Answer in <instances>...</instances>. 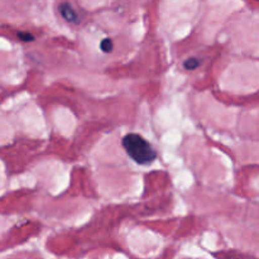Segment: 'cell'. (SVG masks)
<instances>
[{"mask_svg":"<svg viewBox=\"0 0 259 259\" xmlns=\"http://www.w3.org/2000/svg\"><path fill=\"white\" fill-rule=\"evenodd\" d=\"M100 50L105 53H110L113 51V42L109 38H105V39L101 40L100 43Z\"/></svg>","mask_w":259,"mask_h":259,"instance_id":"cell-4","label":"cell"},{"mask_svg":"<svg viewBox=\"0 0 259 259\" xmlns=\"http://www.w3.org/2000/svg\"><path fill=\"white\" fill-rule=\"evenodd\" d=\"M18 37H19V39L24 40V42H29V40L34 39L32 34H29V33H23V32L18 33Z\"/></svg>","mask_w":259,"mask_h":259,"instance_id":"cell-5","label":"cell"},{"mask_svg":"<svg viewBox=\"0 0 259 259\" xmlns=\"http://www.w3.org/2000/svg\"><path fill=\"white\" fill-rule=\"evenodd\" d=\"M123 143L124 149H125L126 154L133 159L136 163L142 164H149L156 159L157 153L153 149V147L151 146L147 139H144L143 137L139 136L136 133H129L126 136L123 137Z\"/></svg>","mask_w":259,"mask_h":259,"instance_id":"cell-1","label":"cell"},{"mask_svg":"<svg viewBox=\"0 0 259 259\" xmlns=\"http://www.w3.org/2000/svg\"><path fill=\"white\" fill-rule=\"evenodd\" d=\"M184 66L186 70H196V68L200 66V60H197L196 57L189 58V60L184 63Z\"/></svg>","mask_w":259,"mask_h":259,"instance_id":"cell-3","label":"cell"},{"mask_svg":"<svg viewBox=\"0 0 259 259\" xmlns=\"http://www.w3.org/2000/svg\"><path fill=\"white\" fill-rule=\"evenodd\" d=\"M61 15H62L63 19L68 23H77L78 22V15L76 13V10L71 7L68 3H62V4L58 7Z\"/></svg>","mask_w":259,"mask_h":259,"instance_id":"cell-2","label":"cell"}]
</instances>
